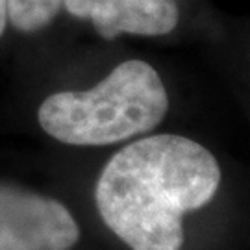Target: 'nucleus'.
Returning <instances> with one entry per match:
<instances>
[{
    "label": "nucleus",
    "instance_id": "1",
    "mask_svg": "<svg viewBox=\"0 0 250 250\" xmlns=\"http://www.w3.org/2000/svg\"><path fill=\"white\" fill-rule=\"evenodd\" d=\"M223 172L215 156L176 134L139 139L107 161L95 188L102 221L132 250H180L184 215L211 202Z\"/></svg>",
    "mask_w": 250,
    "mask_h": 250
},
{
    "label": "nucleus",
    "instance_id": "4",
    "mask_svg": "<svg viewBox=\"0 0 250 250\" xmlns=\"http://www.w3.org/2000/svg\"><path fill=\"white\" fill-rule=\"evenodd\" d=\"M65 9L78 19H89L107 41L121 34L165 36L178 24L174 0H63Z\"/></svg>",
    "mask_w": 250,
    "mask_h": 250
},
{
    "label": "nucleus",
    "instance_id": "6",
    "mask_svg": "<svg viewBox=\"0 0 250 250\" xmlns=\"http://www.w3.org/2000/svg\"><path fill=\"white\" fill-rule=\"evenodd\" d=\"M6 22H8V0H0V37L4 36Z\"/></svg>",
    "mask_w": 250,
    "mask_h": 250
},
{
    "label": "nucleus",
    "instance_id": "5",
    "mask_svg": "<svg viewBox=\"0 0 250 250\" xmlns=\"http://www.w3.org/2000/svg\"><path fill=\"white\" fill-rule=\"evenodd\" d=\"M62 4L63 0H8V21L19 32H39L52 22Z\"/></svg>",
    "mask_w": 250,
    "mask_h": 250
},
{
    "label": "nucleus",
    "instance_id": "3",
    "mask_svg": "<svg viewBox=\"0 0 250 250\" xmlns=\"http://www.w3.org/2000/svg\"><path fill=\"white\" fill-rule=\"evenodd\" d=\"M78 239V223L62 202L0 186V250H69Z\"/></svg>",
    "mask_w": 250,
    "mask_h": 250
},
{
    "label": "nucleus",
    "instance_id": "2",
    "mask_svg": "<svg viewBox=\"0 0 250 250\" xmlns=\"http://www.w3.org/2000/svg\"><path fill=\"white\" fill-rule=\"evenodd\" d=\"M167 109L169 97L156 69L141 60H128L93 89L46 97L37 119L60 143L104 146L154 130Z\"/></svg>",
    "mask_w": 250,
    "mask_h": 250
}]
</instances>
